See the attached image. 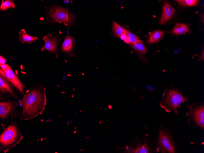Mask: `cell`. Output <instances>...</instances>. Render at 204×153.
I'll return each mask as SVG.
<instances>
[{
	"label": "cell",
	"mask_w": 204,
	"mask_h": 153,
	"mask_svg": "<svg viewBox=\"0 0 204 153\" xmlns=\"http://www.w3.org/2000/svg\"><path fill=\"white\" fill-rule=\"evenodd\" d=\"M46 91L45 87L39 84L23 95L19 102L21 109L18 117L20 120H30L42 114L47 104Z\"/></svg>",
	"instance_id": "cell-1"
},
{
	"label": "cell",
	"mask_w": 204,
	"mask_h": 153,
	"mask_svg": "<svg viewBox=\"0 0 204 153\" xmlns=\"http://www.w3.org/2000/svg\"><path fill=\"white\" fill-rule=\"evenodd\" d=\"M24 137L16 122H13L0 135V151L6 153L19 144Z\"/></svg>",
	"instance_id": "cell-2"
},
{
	"label": "cell",
	"mask_w": 204,
	"mask_h": 153,
	"mask_svg": "<svg viewBox=\"0 0 204 153\" xmlns=\"http://www.w3.org/2000/svg\"><path fill=\"white\" fill-rule=\"evenodd\" d=\"M187 97L184 96L177 89L166 88L163 93L162 98L159 104L161 108L167 112H173L177 115V108L180 107V104L187 102Z\"/></svg>",
	"instance_id": "cell-3"
},
{
	"label": "cell",
	"mask_w": 204,
	"mask_h": 153,
	"mask_svg": "<svg viewBox=\"0 0 204 153\" xmlns=\"http://www.w3.org/2000/svg\"><path fill=\"white\" fill-rule=\"evenodd\" d=\"M47 11L49 18L53 23H63L67 26L75 24V16L68 12V8L53 5L48 7Z\"/></svg>",
	"instance_id": "cell-4"
},
{
	"label": "cell",
	"mask_w": 204,
	"mask_h": 153,
	"mask_svg": "<svg viewBox=\"0 0 204 153\" xmlns=\"http://www.w3.org/2000/svg\"><path fill=\"white\" fill-rule=\"evenodd\" d=\"M18 90L7 79L4 72L0 68V99L14 97L18 100Z\"/></svg>",
	"instance_id": "cell-5"
},
{
	"label": "cell",
	"mask_w": 204,
	"mask_h": 153,
	"mask_svg": "<svg viewBox=\"0 0 204 153\" xmlns=\"http://www.w3.org/2000/svg\"><path fill=\"white\" fill-rule=\"evenodd\" d=\"M19 103L8 99L0 102V118L2 121L9 118L12 119L18 117L19 112L17 110Z\"/></svg>",
	"instance_id": "cell-6"
},
{
	"label": "cell",
	"mask_w": 204,
	"mask_h": 153,
	"mask_svg": "<svg viewBox=\"0 0 204 153\" xmlns=\"http://www.w3.org/2000/svg\"><path fill=\"white\" fill-rule=\"evenodd\" d=\"M159 149L162 153H175L176 148L170 134L167 131L160 130L158 139Z\"/></svg>",
	"instance_id": "cell-7"
},
{
	"label": "cell",
	"mask_w": 204,
	"mask_h": 153,
	"mask_svg": "<svg viewBox=\"0 0 204 153\" xmlns=\"http://www.w3.org/2000/svg\"><path fill=\"white\" fill-rule=\"evenodd\" d=\"M42 40L45 43L44 45L42 47L41 51L47 50L50 54H54L56 58H58V49L60 41L56 37L52 36L51 34H49L44 36Z\"/></svg>",
	"instance_id": "cell-8"
},
{
	"label": "cell",
	"mask_w": 204,
	"mask_h": 153,
	"mask_svg": "<svg viewBox=\"0 0 204 153\" xmlns=\"http://www.w3.org/2000/svg\"><path fill=\"white\" fill-rule=\"evenodd\" d=\"M4 72L8 80L13 85L20 93L24 95L25 94L24 91L26 86L22 83L11 67H10Z\"/></svg>",
	"instance_id": "cell-9"
},
{
	"label": "cell",
	"mask_w": 204,
	"mask_h": 153,
	"mask_svg": "<svg viewBox=\"0 0 204 153\" xmlns=\"http://www.w3.org/2000/svg\"><path fill=\"white\" fill-rule=\"evenodd\" d=\"M190 114L196 124L202 128L204 127V107L201 105L194 107L193 109L191 106L188 107Z\"/></svg>",
	"instance_id": "cell-10"
},
{
	"label": "cell",
	"mask_w": 204,
	"mask_h": 153,
	"mask_svg": "<svg viewBox=\"0 0 204 153\" xmlns=\"http://www.w3.org/2000/svg\"><path fill=\"white\" fill-rule=\"evenodd\" d=\"M75 39L70 35H67L60 49L61 52L68 56H74Z\"/></svg>",
	"instance_id": "cell-11"
},
{
	"label": "cell",
	"mask_w": 204,
	"mask_h": 153,
	"mask_svg": "<svg viewBox=\"0 0 204 153\" xmlns=\"http://www.w3.org/2000/svg\"><path fill=\"white\" fill-rule=\"evenodd\" d=\"M162 8V12L159 21V24L163 25L171 18L175 12V10L167 1H165L164 2Z\"/></svg>",
	"instance_id": "cell-12"
},
{
	"label": "cell",
	"mask_w": 204,
	"mask_h": 153,
	"mask_svg": "<svg viewBox=\"0 0 204 153\" xmlns=\"http://www.w3.org/2000/svg\"><path fill=\"white\" fill-rule=\"evenodd\" d=\"M18 38L19 41L21 43H32L35 40L38 39L37 37H33L27 34L24 29H21L20 31Z\"/></svg>",
	"instance_id": "cell-13"
},
{
	"label": "cell",
	"mask_w": 204,
	"mask_h": 153,
	"mask_svg": "<svg viewBox=\"0 0 204 153\" xmlns=\"http://www.w3.org/2000/svg\"><path fill=\"white\" fill-rule=\"evenodd\" d=\"M164 32L161 30H157L153 32H148L149 38L147 43L152 44L156 43L163 37Z\"/></svg>",
	"instance_id": "cell-14"
},
{
	"label": "cell",
	"mask_w": 204,
	"mask_h": 153,
	"mask_svg": "<svg viewBox=\"0 0 204 153\" xmlns=\"http://www.w3.org/2000/svg\"><path fill=\"white\" fill-rule=\"evenodd\" d=\"M188 26L184 24L177 23L173 29V33L176 35L188 33L189 32Z\"/></svg>",
	"instance_id": "cell-15"
},
{
	"label": "cell",
	"mask_w": 204,
	"mask_h": 153,
	"mask_svg": "<svg viewBox=\"0 0 204 153\" xmlns=\"http://www.w3.org/2000/svg\"><path fill=\"white\" fill-rule=\"evenodd\" d=\"M129 45L133 49L141 54L144 55L147 52V50L143 42L140 39L135 42Z\"/></svg>",
	"instance_id": "cell-16"
},
{
	"label": "cell",
	"mask_w": 204,
	"mask_h": 153,
	"mask_svg": "<svg viewBox=\"0 0 204 153\" xmlns=\"http://www.w3.org/2000/svg\"><path fill=\"white\" fill-rule=\"evenodd\" d=\"M126 29L115 21L112 23V31L114 35L120 38L121 35L124 33Z\"/></svg>",
	"instance_id": "cell-17"
},
{
	"label": "cell",
	"mask_w": 204,
	"mask_h": 153,
	"mask_svg": "<svg viewBox=\"0 0 204 153\" xmlns=\"http://www.w3.org/2000/svg\"><path fill=\"white\" fill-rule=\"evenodd\" d=\"M151 151L146 143L144 144H138L135 149L132 150L131 153H148Z\"/></svg>",
	"instance_id": "cell-18"
},
{
	"label": "cell",
	"mask_w": 204,
	"mask_h": 153,
	"mask_svg": "<svg viewBox=\"0 0 204 153\" xmlns=\"http://www.w3.org/2000/svg\"><path fill=\"white\" fill-rule=\"evenodd\" d=\"M15 7L14 1L12 0H2V3L0 6V11H5L9 8L12 9Z\"/></svg>",
	"instance_id": "cell-19"
},
{
	"label": "cell",
	"mask_w": 204,
	"mask_h": 153,
	"mask_svg": "<svg viewBox=\"0 0 204 153\" xmlns=\"http://www.w3.org/2000/svg\"><path fill=\"white\" fill-rule=\"evenodd\" d=\"M175 1L180 5L187 7L196 6L199 2V1L197 0H177Z\"/></svg>",
	"instance_id": "cell-20"
},
{
	"label": "cell",
	"mask_w": 204,
	"mask_h": 153,
	"mask_svg": "<svg viewBox=\"0 0 204 153\" xmlns=\"http://www.w3.org/2000/svg\"><path fill=\"white\" fill-rule=\"evenodd\" d=\"M127 35L129 38V44H133L139 39V38L133 34L126 29L124 32Z\"/></svg>",
	"instance_id": "cell-21"
},
{
	"label": "cell",
	"mask_w": 204,
	"mask_h": 153,
	"mask_svg": "<svg viewBox=\"0 0 204 153\" xmlns=\"http://www.w3.org/2000/svg\"><path fill=\"white\" fill-rule=\"evenodd\" d=\"M120 38L123 40L124 42L126 43L129 44V38L125 32L123 33L121 35Z\"/></svg>",
	"instance_id": "cell-22"
},
{
	"label": "cell",
	"mask_w": 204,
	"mask_h": 153,
	"mask_svg": "<svg viewBox=\"0 0 204 153\" xmlns=\"http://www.w3.org/2000/svg\"><path fill=\"white\" fill-rule=\"evenodd\" d=\"M0 67L4 72L8 69L10 67L8 64H0Z\"/></svg>",
	"instance_id": "cell-23"
},
{
	"label": "cell",
	"mask_w": 204,
	"mask_h": 153,
	"mask_svg": "<svg viewBox=\"0 0 204 153\" xmlns=\"http://www.w3.org/2000/svg\"><path fill=\"white\" fill-rule=\"evenodd\" d=\"M7 60L4 57L0 56V64H4Z\"/></svg>",
	"instance_id": "cell-24"
},
{
	"label": "cell",
	"mask_w": 204,
	"mask_h": 153,
	"mask_svg": "<svg viewBox=\"0 0 204 153\" xmlns=\"http://www.w3.org/2000/svg\"><path fill=\"white\" fill-rule=\"evenodd\" d=\"M204 50L202 51L201 56L200 57V60H204Z\"/></svg>",
	"instance_id": "cell-25"
},
{
	"label": "cell",
	"mask_w": 204,
	"mask_h": 153,
	"mask_svg": "<svg viewBox=\"0 0 204 153\" xmlns=\"http://www.w3.org/2000/svg\"><path fill=\"white\" fill-rule=\"evenodd\" d=\"M76 132H77V130H75V131L73 133H76Z\"/></svg>",
	"instance_id": "cell-26"
},
{
	"label": "cell",
	"mask_w": 204,
	"mask_h": 153,
	"mask_svg": "<svg viewBox=\"0 0 204 153\" xmlns=\"http://www.w3.org/2000/svg\"><path fill=\"white\" fill-rule=\"evenodd\" d=\"M80 150H81V151H84V150H82V149H81Z\"/></svg>",
	"instance_id": "cell-27"
},
{
	"label": "cell",
	"mask_w": 204,
	"mask_h": 153,
	"mask_svg": "<svg viewBox=\"0 0 204 153\" xmlns=\"http://www.w3.org/2000/svg\"><path fill=\"white\" fill-rule=\"evenodd\" d=\"M74 128H75V129H76V128H75V127H74Z\"/></svg>",
	"instance_id": "cell-28"
}]
</instances>
